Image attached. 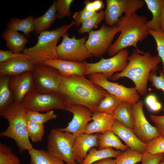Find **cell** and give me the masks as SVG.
<instances>
[{"instance_id":"obj_1","label":"cell","mask_w":164,"mask_h":164,"mask_svg":"<svg viewBox=\"0 0 164 164\" xmlns=\"http://www.w3.org/2000/svg\"><path fill=\"white\" fill-rule=\"evenodd\" d=\"M59 93L67 104L82 105L97 112L99 104L108 93L84 76L63 77Z\"/></svg>"},{"instance_id":"obj_2","label":"cell","mask_w":164,"mask_h":164,"mask_svg":"<svg viewBox=\"0 0 164 164\" xmlns=\"http://www.w3.org/2000/svg\"><path fill=\"white\" fill-rule=\"evenodd\" d=\"M127 60L128 63L125 69L110 78L115 80L122 77L128 78L133 82L138 94L144 95L147 91L149 75L152 72H157L161 60L158 56H153L149 52H143L136 49Z\"/></svg>"},{"instance_id":"obj_3","label":"cell","mask_w":164,"mask_h":164,"mask_svg":"<svg viewBox=\"0 0 164 164\" xmlns=\"http://www.w3.org/2000/svg\"><path fill=\"white\" fill-rule=\"evenodd\" d=\"M2 116L8 121L9 125L5 130L0 133V136L13 139L20 153L33 149L27 131V110L21 104L13 101Z\"/></svg>"},{"instance_id":"obj_4","label":"cell","mask_w":164,"mask_h":164,"mask_svg":"<svg viewBox=\"0 0 164 164\" xmlns=\"http://www.w3.org/2000/svg\"><path fill=\"white\" fill-rule=\"evenodd\" d=\"M75 24V21H73L54 30L43 32L39 35L36 44L32 47L25 48L23 53L34 66L41 64L46 60L58 59L56 51L57 42Z\"/></svg>"},{"instance_id":"obj_5","label":"cell","mask_w":164,"mask_h":164,"mask_svg":"<svg viewBox=\"0 0 164 164\" xmlns=\"http://www.w3.org/2000/svg\"><path fill=\"white\" fill-rule=\"evenodd\" d=\"M125 16V20L121 33L108 50L109 56H113L128 47L133 46L138 49L137 43L143 41L149 34L145 16L138 15L135 12Z\"/></svg>"},{"instance_id":"obj_6","label":"cell","mask_w":164,"mask_h":164,"mask_svg":"<svg viewBox=\"0 0 164 164\" xmlns=\"http://www.w3.org/2000/svg\"><path fill=\"white\" fill-rule=\"evenodd\" d=\"M125 20L124 16L114 26L103 24L99 29L92 30L89 33L86 46L92 56L100 57L108 51L114 36L118 32L121 31Z\"/></svg>"},{"instance_id":"obj_7","label":"cell","mask_w":164,"mask_h":164,"mask_svg":"<svg viewBox=\"0 0 164 164\" xmlns=\"http://www.w3.org/2000/svg\"><path fill=\"white\" fill-rule=\"evenodd\" d=\"M75 139L71 133L53 128L48 137L47 151L67 164H74L76 162L73 151Z\"/></svg>"},{"instance_id":"obj_8","label":"cell","mask_w":164,"mask_h":164,"mask_svg":"<svg viewBox=\"0 0 164 164\" xmlns=\"http://www.w3.org/2000/svg\"><path fill=\"white\" fill-rule=\"evenodd\" d=\"M27 111H48L65 109L66 103L59 92L41 93L35 89L29 93L21 103Z\"/></svg>"},{"instance_id":"obj_9","label":"cell","mask_w":164,"mask_h":164,"mask_svg":"<svg viewBox=\"0 0 164 164\" xmlns=\"http://www.w3.org/2000/svg\"><path fill=\"white\" fill-rule=\"evenodd\" d=\"M35 66L32 72L35 89L43 93L59 92L63 77L58 71L43 64Z\"/></svg>"},{"instance_id":"obj_10","label":"cell","mask_w":164,"mask_h":164,"mask_svg":"<svg viewBox=\"0 0 164 164\" xmlns=\"http://www.w3.org/2000/svg\"><path fill=\"white\" fill-rule=\"evenodd\" d=\"M62 37V41L56 48L58 59L82 62L92 56L86 46L87 36L77 39L75 36L69 37L68 34L66 33Z\"/></svg>"},{"instance_id":"obj_11","label":"cell","mask_w":164,"mask_h":164,"mask_svg":"<svg viewBox=\"0 0 164 164\" xmlns=\"http://www.w3.org/2000/svg\"><path fill=\"white\" fill-rule=\"evenodd\" d=\"M128 56V51L125 49L109 58H102L95 63L85 62L86 69L85 75L101 73L108 78H110L114 73L121 72L125 69L128 63L127 58Z\"/></svg>"},{"instance_id":"obj_12","label":"cell","mask_w":164,"mask_h":164,"mask_svg":"<svg viewBox=\"0 0 164 164\" xmlns=\"http://www.w3.org/2000/svg\"><path fill=\"white\" fill-rule=\"evenodd\" d=\"M88 78L122 102L126 101L133 104L139 100L140 96L135 87H127L118 83L111 82L101 73L91 74L89 75Z\"/></svg>"},{"instance_id":"obj_13","label":"cell","mask_w":164,"mask_h":164,"mask_svg":"<svg viewBox=\"0 0 164 164\" xmlns=\"http://www.w3.org/2000/svg\"><path fill=\"white\" fill-rule=\"evenodd\" d=\"M145 4L141 0H107L104 11L105 23L110 26L116 25L123 13L129 15L142 8Z\"/></svg>"},{"instance_id":"obj_14","label":"cell","mask_w":164,"mask_h":164,"mask_svg":"<svg viewBox=\"0 0 164 164\" xmlns=\"http://www.w3.org/2000/svg\"><path fill=\"white\" fill-rule=\"evenodd\" d=\"M144 103L139 100L132 104L134 118L133 130L138 138L143 142L147 144L150 141L160 136L156 128L152 126L145 117L143 111Z\"/></svg>"},{"instance_id":"obj_15","label":"cell","mask_w":164,"mask_h":164,"mask_svg":"<svg viewBox=\"0 0 164 164\" xmlns=\"http://www.w3.org/2000/svg\"><path fill=\"white\" fill-rule=\"evenodd\" d=\"M65 110L73 114V118L66 127L57 129L71 133L74 136L84 133L86 126L92 120V111L86 107L76 104H67Z\"/></svg>"},{"instance_id":"obj_16","label":"cell","mask_w":164,"mask_h":164,"mask_svg":"<svg viewBox=\"0 0 164 164\" xmlns=\"http://www.w3.org/2000/svg\"><path fill=\"white\" fill-rule=\"evenodd\" d=\"M9 86L14 101L21 104L27 94L35 89L32 71L10 77Z\"/></svg>"},{"instance_id":"obj_17","label":"cell","mask_w":164,"mask_h":164,"mask_svg":"<svg viewBox=\"0 0 164 164\" xmlns=\"http://www.w3.org/2000/svg\"><path fill=\"white\" fill-rule=\"evenodd\" d=\"M111 130L125 143L128 148L143 153L146 151L147 144L142 141L133 130L116 120Z\"/></svg>"},{"instance_id":"obj_18","label":"cell","mask_w":164,"mask_h":164,"mask_svg":"<svg viewBox=\"0 0 164 164\" xmlns=\"http://www.w3.org/2000/svg\"><path fill=\"white\" fill-rule=\"evenodd\" d=\"M41 64L56 69L62 77L73 75L84 76L86 69L85 61L77 62L56 59L46 60Z\"/></svg>"},{"instance_id":"obj_19","label":"cell","mask_w":164,"mask_h":164,"mask_svg":"<svg viewBox=\"0 0 164 164\" xmlns=\"http://www.w3.org/2000/svg\"><path fill=\"white\" fill-rule=\"evenodd\" d=\"M100 134L84 133L75 136L73 151L75 161L80 163L91 148L98 146Z\"/></svg>"},{"instance_id":"obj_20","label":"cell","mask_w":164,"mask_h":164,"mask_svg":"<svg viewBox=\"0 0 164 164\" xmlns=\"http://www.w3.org/2000/svg\"><path fill=\"white\" fill-rule=\"evenodd\" d=\"M35 67L25 55L0 63V76L19 75L32 71Z\"/></svg>"},{"instance_id":"obj_21","label":"cell","mask_w":164,"mask_h":164,"mask_svg":"<svg viewBox=\"0 0 164 164\" xmlns=\"http://www.w3.org/2000/svg\"><path fill=\"white\" fill-rule=\"evenodd\" d=\"M92 121L86 126L84 133L91 134H103L111 130L113 125L116 120L112 116L104 113H93Z\"/></svg>"},{"instance_id":"obj_22","label":"cell","mask_w":164,"mask_h":164,"mask_svg":"<svg viewBox=\"0 0 164 164\" xmlns=\"http://www.w3.org/2000/svg\"><path fill=\"white\" fill-rule=\"evenodd\" d=\"M24 35L7 27L1 37L6 41V45L10 50L16 53H20L25 48L28 40Z\"/></svg>"},{"instance_id":"obj_23","label":"cell","mask_w":164,"mask_h":164,"mask_svg":"<svg viewBox=\"0 0 164 164\" xmlns=\"http://www.w3.org/2000/svg\"><path fill=\"white\" fill-rule=\"evenodd\" d=\"M144 1L152 15V20L147 22V28L153 30L160 29L164 7V0H144Z\"/></svg>"},{"instance_id":"obj_24","label":"cell","mask_w":164,"mask_h":164,"mask_svg":"<svg viewBox=\"0 0 164 164\" xmlns=\"http://www.w3.org/2000/svg\"><path fill=\"white\" fill-rule=\"evenodd\" d=\"M56 1H54L46 12L43 15L34 18L36 34L39 35L47 30L57 18Z\"/></svg>"},{"instance_id":"obj_25","label":"cell","mask_w":164,"mask_h":164,"mask_svg":"<svg viewBox=\"0 0 164 164\" xmlns=\"http://www.w3.org/2000/svg\"><path fill=\"white\" fill-rule=\"evenodd\" d=\"M112 115L116 120L133 130L134 125V118L132 111V104L127 102H121Z\"/></svg>"},{"instance_id":"obj_26","label":"cell","mask_w":164,"mask_h":164,"mask_svg":"<svg viewBox=\"0 0 164 164\" xmlns=\"http://www.w3.org/2000/svg\"><path fill=\"white\" fill-rule=\"evenodd\" d=\"M121 152L120 151L115 150L111 148L97 150L95 147H94L89 150L85 158L80 164H92L106 159L116 158Z\"/></svg>"},{"instance_id":"obj_27","label":"cell","mask_w":164,"mask_h":164,"mask_svg":"<svg viewBox=\"0 0 164 164\" xmlns=\"http://www.w3.org/2000/svg\"><path fill=\"white\" fill-rule=\"evenodd\" d=\"M10 77L0 76V116L13 101L14 97L9 86Z\"/></svg>"},{"instance_id":"obj_28","label":"cell","mask_w":164,"mask_h":164,"mask_svg":"<svg viewBox=\"0 0 164 164\" xmlns=\"http://www.w3.org/2000/svg\"><path fill=\"white\" fill-rule=\"evenodd\" d=\"M29 164H64V162L48 151L34 149L28 151Z\"/></svg>"},{"instance_id":"obj_29","label":"cell","mask_w":164,"mask_h":164,"mask_svg":"<svg viewBox=\"0 0 164 164\" xmlns=\"http://www.w3.org/2000/svg\"><path fill=\"white\" fill-rule=\"evenodd\" d=\"M98 147V149L113 147L118 150L122 152L125 151L128 148L126 145L122 143L119 138L112 130L100 134Z\"/></svg>"},{"instance_id":"obj_30","label":"cell","mask_w":164,"mask_h":164,"mask_svg":"<svg viewBox=\"0 0 164 164\" xmlns=\"http://www.w3.org/2000/svg\"><path fill=\"white\" fill-rule=\"evenodd\" d=\"M7 28L13 30L23 32L24 35L28 37H30L31 32L35 31L34 18L32 15L23 19L12 18L7 23Z\"/></svg>"},{"instance_id":"obj_31","label":"cell","mask_w":164,"mask_h":164,"mask_svg":"<svg viewBox=\"0 0 164 164\" xmlns=\"http://www.w3.org/2000/svg\"><path fill=\"white\" fill-rule=\"evenodd\" d=\"M121 102L118 98L108 93L99 104L97 112L112 115Z\"/></svg>"},{"instance_id":"obj_32","label":"cell","mask_w":164,"mask_h":164,"mask_svg":"<svg viewBox=\"0 0 164 164\" xmlns=\"http://www.w3.org/2000/svg\"><path fill=\"white\" fill-rule=\"evenodd\" d=\"M142 153L128 148L116 159L115 164H136L141 161Z\"/></svg>"},{"instance_id":"obj_33","label":"cell","mask_w":164,"mask_h":164,"mask_svg":"<svg viewBox=\"0 0 164 164\" xmlns=\"http://www.w3.org/2000/svg\"><path fill=\"white\" fill-rule=\"evenodd\" d=\"M104 19V11L101 10L84 21L78 30L80 34L89 33L94 28H97L100 23Z\"/></svg>"},{"instance_id":"obj_34","label":"cell","mask_w":164,"mask_h":164,"mask_svg":"<svg viewBox=\"0 0 164 164\" xmlns=\"http://www.w3.org/2000/svg\"><path fill=\"white\" fill-rule=\"evenodd\" d=\"M28 121L38 124L43 125L47 121L56 119L57 115L52 110L43 114L39 112L27 110Z\"/></svg>"},{"instance_id":"obj_35","label":"cell","mask_w":164,"mask_h":164,"mask_svg":"<svg viewBox=\"0 0 164 164\" xmlns=\"http://www.w3.org/2000/svg\"><path fill=\"white\" fill-rule=\"evenodd\" d=\"M27 129L29 138L32 142L37 143L42 140L44 135L43 125L28 121Z\"/></svg>"},{"instance_id":"obj_36","label":"cell","mask_w":164,"mask_h":164,"mask_svg":"<svg viewBox=\"0 0 164 164\" xmlns=\"http://www.w3.org/2000/svg\"><path fill=\"white\" fill-rule=\"evenodd\" d=\"M18 157L14 154L11 148L0 143V164H20Z\"/></svg>"},{"instance_id":"obj_37","label":"cell","mask_w":164,"mask_h":164,"mask_svg":"<svg viewBox=\"0 0 164 164\" xmlns=\"http://www.w3.org/2000/svg\"><path fill=\"white\" fill-rule=\"evenodd\" d=\"M148 29L149 34L153 36L156 42L158 56L160 58L162 64V71L164 74V32L161 28L157 30Z\"/></svg>"},{"instance_id":"obj_38","label":"cell","mask_w":164,"mask_h":164,"mask_svg":"<svg viewBox=\"0 0 164 164\" xmlns=\"http://www.w3.org/2000/svg\"><path fill=\"white\" fill-rule=\"evenodd\" d=\"M146 151L153 154H164V136H159L148 142Z\"/></svg>"},{"instance_id":"obj_39","label":"cell","mask_w":164,"mask_h":164,"mask_svg":"<svg viewBox=\"0 0 164 164\" xmlns=\"http://www.w3.org/2000/svg\"><path fill=\"white\" fill-rule=\"evenodd\" d=\"M73 0H57L56 1L57 18L61 19L71 15L70 6Z\"/></svg>"},{"instance_id":"obj_40","label":"cell","mask_w":164,"mask_h":164,"mask_svg":"<svg viewBox=\"0 0 164 164\" xmlns=\"http://www.w3.org/2000/svg\"><path fill=\"white\" fill-rule=\"evenodd\" d=\"M159 75L157 76L156 72H152L150 74L148 80L152 84L157 90H161L164 93V74L161 71H159ZM164 112V107L163 108Z\"/></svg>"},{"instance_id":"obj_41","label":"cell","mask_w":164,"mask_h":164,"mask_svg":"<svg viewBox=\"0 0 164 164\" xmlns=\"http://www.w3.org/2000/svg\"><path fill=\"white\" fill-rule=\"evenodd\" d=\"M97 12H93L85 10L84 9L76 12L74 14L73 18L75 22V26L78 27L84 21L96 14Z\"/></svg>"},{"instance_id":"obj_42","label":"cell","mask_w":164,"mask_h":164,"mask_svg":"<svg viewBox=\"0 0 164 164\" xmlns=\"http://www.w3.org/2000/svg\"><path fill=\"white\" fill-rule=\"evenodd\" d=\"M163 154H153L147 151L142 154L141 164H159Z\"/></svg>"},{"instance_id":"obj_43","label":"cell","mask_w":164,"mask_h":164,"mask_svg":"<svg viewBox=\"0 0 164 164\" xmlns=\"http://www.w3.org/2000/svg\"><path fill=\"white\" fill-rule=\"evenodd\" d=\"M85 5L84 9L88 11L97 12L104 8V5L101 0H95L93 1L86 0L84 2Z\"/></svg>"},{"instance_id":"obj_44","label":"cell","mask_w":164,"mask_h":164,"mask_svg":"<svg viewBox=\"0 0 164 164\" xmlns=\"http://www.w3.org/2000/svg\"><path fill=\"white\" fill-rule=\"evenodd\" d=\"M145 102L149 109L152 111H158L162 108L161 103L153 94H150L147 96L146 98Z\"/></svg>"},{"instance_id":"obj_45","label":"cell","mask_w":164,"mask_h":164,"mask_svg":"<svg viewBox=\"0 0 164 164\" xmlns=\"http://www.w3.org/2000/svg\"><path fill=\"white\" fill-rule=\"evenodd\" d=\"M150 118L154 123L160 136H164V115H150Z\"/></svg>"},{"instance_id":"obj_46","label":"cell","mask_w":164,"mask_h":164,"mask_svg":"<svg viewBox=\"0 0 164 164\" xmlns=\"http://www.w3.org/2000/svg\"><path fill=\"white\" fill-rule=\"evenodd\" d=\"M22 53H16L11 50H0V63L5 62L14 58L25 56Z\"/></svg>"},{"instance_id":"obj_47","label":"cell","mask_w":164,"mask_h":164,"mask_svg":"<svg viewBox=\"0 0 164 164\" xmlns=\"http://www.w3.org/2000/svg\"><path fill=\"white\" fill-rule=\"evenodd\" d=\"M116 162V159H112L110 158L100 160L92 164H115Z\"/></svg>"},{"instance_id":"obj_48","label":"cell","mask_w":164,"mask_h":164,"mask_svg":"<svg viewBox=\"0 0 164 164\" xmlns=\"http://www.w3.org/2000/svg\"><path fill=\"white\" fill-rule=\"evenodd\" d=\"M160 28L164 32V7L163 9L162 21L160 26Z\"/></svg>"},{"instance_id":"obj_49","label":"cell","mask_w":164,"mask_h":164,"mask_svg":"<svg viewBox=\"0 0 164 164\" xmlns=\"http://www.w3.org/2000/svg\"><path fill=\"white\" fill-rule=\"evenodd\" d=\"M159 164H164V156L163 155L162 157L159 161Z\"/></svg>"},{"instance_id":"obj_50","label":"cell","mask_w":164,"mask_h":164,"mask_svg":"<svg viewBox=\"0 0 164 164\" xmlns=\"http://www.w3.org/2000/svg\"><path fill=\"white\" fill-rule=\"evenodd\" d=\"M74 164H78V163H77L76 162V163Z\"/></svg>"},{"instance_id":"obj_51","label":"cell","mask_w":164,"mask_h":164,"mask_svg":"<svg viewBox=\"0 0 164 164\" xmlns=\"http://www.w3.org/2000/svg\"><path fill=\"white\" fill-rule=\"evenodd\" d=\"M163 155H164V154H163Z\"/></svg>"},{"instance_id":"obj_52","label":"cell","mask_w":164,"mask_h":164,"mask_svg":"<svg viewBox=\"0 0 164 164\" xmlns=\"http://www.w3.org/2000/svg\"></svg>"}]
</instances>
